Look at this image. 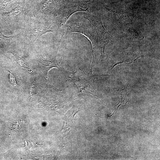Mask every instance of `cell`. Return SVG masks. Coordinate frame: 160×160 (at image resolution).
I'll use <instances>...</instances> for the list:
<instances>
[{
    "instance_id": "8992f818",
    "label": "cell",
    "mask_w": 160,
    "mask_h": 160,
    "mask_svg": "<svg viewBox=\"0 0 160 160\" xmlns=\"http://www.w3.org/2000/svg\"><path fill=\"white\" fill-rule=\"evenodd\" d=\"M9 77V79L10 80L9 81L11 84L13 86H15L16 84V82L14 77L11 73H10V75Z\"/></svg>"
},
{
    "instance_id": "277c9868",
    "label": "cell",
    "mask_w": 160,
    "mask_h": 160,
    "mask_svg": "<svg viewBox=\"0 0 160 160\" xmlns=\"http://www.w3.org/2000/svg\"><path fill=\"white\" fill-rule=\"evenodd\" d=\"M19 0H3L0 3V7L5 8Z\"/></svg>"
},
{
    "instance_id": "3957f363",
    "label": "cell",
    "mask_w": 160,
    "mask_h": 160,
    "mask_svg": "<svg viewBox=\"0 0 160 160\" xmlns=\"http://www.w3.org/2000/svg\"><path fill=\"white\" fill-rule=\"evenodd\" d=\"M20 8L17 7L10 11L3 13L1 15L2 17H5L13 16L17 15L20 12Z\"/></svg>"
},
{
    "instance_id": "6da1fadb",
    "label": "cell",
    "mask_w": 160,
    "mask_h": 160,
    "mask_svg": "<svg viewBox=\"0 0 160 160\" xmlns=\"http://www.w3.org/2000/svg\"><path fill=\"white\" fill-rule=\"evenodd\" d=\"M49 28L45 27L34 26L26 31V35L32 42H34L43 34L50 31Z\"/></svg>"
},
{
    "instance_id": "5b68a950",
    "label": "cell",
    "mask_w": 160,
    "mask_h": 160,
    "mask_svg": "<svg viewBox=\"0 0 160 160\" xmlns=\"http://www.w3.org/2000/svg\"><path fill=\"white\" fill-rule=\"evenodd\" d=\"M15 57L18 63L23 68H29L27 66L25 62L22 58L16 56Z\"/></svg>"
},
{
    "instance_id": "7a4b0ae2",
    "label": "cell",
    "mask_w": 160,
    "mask_h": 160,
    "mask_svg": "<svg viewBox=\"0 0 160 160\" xmlns=\"http://www.w3.org/2000/svg\"><path fill=\"white\" fill-rule=\"evenodd\" d=\"M14 37L4 36L0 33V49H6L11 43L12 39Z\"/></svg>"
}]
</instances>
